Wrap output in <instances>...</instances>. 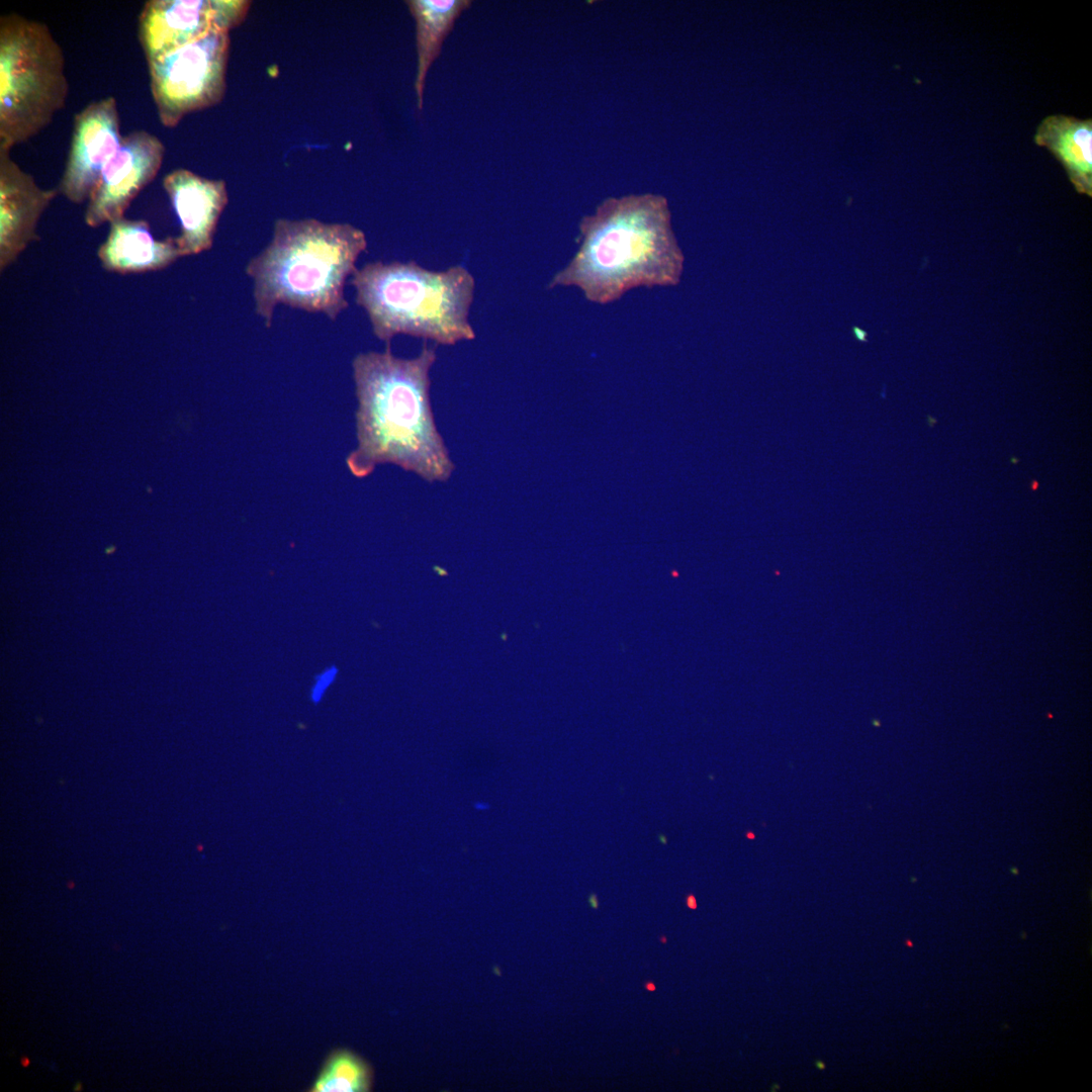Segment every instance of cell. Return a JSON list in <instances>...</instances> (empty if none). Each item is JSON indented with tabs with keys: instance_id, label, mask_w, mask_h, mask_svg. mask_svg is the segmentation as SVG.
<instances>
[{
	"instance_id": "obj_16",
	"label": "cell",
	"mask_w": 1092,
	"mask_h": 1092,
	"mask_svg": "<svg viewBox=\"0 0 1092 1092\" xmlns=\"http://www.w3.org/2000/svg\"><path fill=\"white\" fill-rule=\"evenodd\" d=\"M337 674L338 668L336 666H330L315 677L310 691V699L314 704L322 701L326 691L334 682Z\"/></svg>"
},
{
	"instance_id": "obj_18",
	"label": "cell",
	"mask_w": 1092,
	"mask_h": 1092,
	"mask_svg": "<svg viewBox=\"0 0 1092 1092\" xmlns=\"http://www.w3.org/2000/svg\"><path fill=\"white\" fill-rule=\"evenodd\" d=\"M687 905H688V906H689V907H690L691 909H695V908H697V901H696V899H695V897H694V896L690 895V896H689V897L687 898Z\"/></svg>"
},
{
	"instance_id": "obj_12",
	"label": "cell",
	"mask_w": 1092,
	"mask_h": 1092,
	"mask_svg": "<svg viewBox=\"0 0 1092 1092\" xmlns=\"http://www.w3.org/2000/svg\"><path fill=\"white\" fill-rule=\"evenodd\" d=\"M97 257L106 271L138 274L164 269L182 256L175 239L158 240L146 220L121 217L110 222Z\"/></svg>"
},
{
	"instance_id": "obj_17",
	"label": "cell",
	"mask_w": 1092,
	"mask_h": 1092,
	"mask_svg": "<svg viewBox=\"0 0 1092 1092\" xmlns=\"http://www.w3.org/2000/svg\"><path fill=\"white\" fill-rule=\"evenodd\" d=\"M588 904L593 909H597L599 907V900H598V897H597L596 894H594V893L589 894V896H588Z\"/></svg>"
},
{
	"instance_id": "obj_7",
	"label": "cell",
	"mask_w": 1092,
	"mask_h": 1092,
	"mask_svg": "<svg viewBox=\"0 0 1092 1092\" xmlns=\"http://www.w3.org/2000/svg\"><path fill=\"white\" fill-rule=\"evenodd\" d=\"M249 7L248 1H147L139 18V39L147 62L189 44L213 29L231 30L244 20Z\"/></svg>"
},
{
	"instance_id": "obj_8",
	"label": "cell",
	"mask_w": 1092,
	"mask_h": 1092,
	"mask_svg": "<svg viewBox=\"0 0 1092 1092\" xmlns=\"http://www.w3.org/2000/svg\"><path fill=\"white\" fill-rule=\"evenodd\" d=\"M165 152L162 141L147 130L123 136L87 200L85 223L97 228L124 217L131 201L158 174Z\"/></svg>"
},
{
	"instance_id": "obj_19",
	"label": "cell",
	"mask_w": 1092,
	"mask_h": 1092,
	"mask_svg": "<svg viewBox=\"0 0 1092 1092\" xmlns=\"http://www.w3.org/2000/svg\"><path fill=\"white\" fill-rule=\"evenodd\" d=\"M645 988L648 991H654L656 989L655 985L653 983H651V982H646L645 983Z\"/></svg>"
},
{
	"instance_id": "obj_14",
	"label": "cell",
	"mask_w": 1092,
	"mask_h": 1092,
	"mask_svg": "<svg viewBox=\"0 0 1092 1092\" xmlns=\"http://www.w3.org/2000/svg\"><path fill=\"white\" fill-rule=\"evenodd\" d=\"M417 23L418 71L415 89L418 107H423L425 80L431 64L439 56L442 43L452 30L456 18L470 6L467 0L406 1Z\"/></svg>"
},
{
	"instance_id": "obj_9",
	"label": "cell",
	"mask_w": 1092,
	"mask_h": 1092,
	"mask_svg": "<svg viewBox=\"0 0 1092 1092\" xmlns=\"http://www.w3.org/2000/svg\"><path fill=\"white\" fill-rule=\"evenodd\" d=\"M113 96L93 101L74 117L73 131L58 191L73 203L88 200L106 163L122 143Z\"/></svg>"
},
{
	"instance_id": "obj_1",
	"label": "cell",
	"mask_w": 1092,
	"mask_h": 1092,
	"mask_svg": "<svg viewBox=\"0 0 1092 1092\" xmlns=\"http://www.w3.org/2000/svg\"><path fill=\"white\" fill-rule=\"evenodd\" d=\"M435 347L424 344L412 359L382 353L358 354L353 376L358 408L357 448L348 456L350 472L362 478L379 464L391 463L429 482L446 481L454 463L438 432L430 400V369Z\"/></svg>"
},
{
	"instance_id": "obj_15",
	"label": "cell",
	"mask_w": 1092,
	"mask_h": 1092,
	"mask_svg": "<svg viewBox=\"0 0 1092 1092\" xmlns=\"http://www.w3.org/2000/svg\"><path fill=\"white\" fill-rule=\"evenodd\" d=\"M370 1086L369 1069L352 1053L341 1051L332 1055L316 1077L313 1092H364Z\"/></svg>"
},
{
	"instance_id": "obj_21",
	"label": "cell",
	"mask_w": 1092,
	"mask_h": 1092,
	"mask_svg": "<svg viewBox=\"0 0 1092 1092\" xmlns=\"http://www.w3.org/2000/svg\"><path fill=\"white\" fill-rule=\"evenodd\" d=\"M659 838H660V840H661V842H662L663 844H666V838H665V836H663L662 834H660V835H659Z\"/></svg>"
},
{
	"instance_id": "obj_13",
	"label": "cell",
	"mask_w": 1092,
	"mask_h": 1092,
	"mask_svg": "<svg viewBox=\"0 0 1092 1092\" xmlns=\"http://www.w3.org/2000/svg\"><path fill=\"white\" fill-rule=\"evenodd\" d=\"M1033 140L1037 146L1048 149L1061 162L1078 191L1091 194V118L1049 115L1039 122Z\"/></svg>"
},
{
	"instance_id": "obj_10",
	"label": "cell",
	"mask_w": 1092,
	"mask_h": 1092,
	"mask_svg": "<svg viewBox=\"0 0 1092 1092\" xmlns=\"http://www.w3.org/2000/svg\"><path fill=\"white\" fill-rule=\"evenodd\" d=\"M58 188L44 189L10 156L0 150V270L10 266L32 242L37 223Z\"/></svg>"
},
{
	"instance_id": "obj_5",
	"label": "cell",
	"mask_w": 1092,
	"mask_h": 1092,
	"mask_svg": "<svg viewBox=\"0 0 1092 1092\" xmlns=\"http://www.w3.org/2000/svg\"><path fill=\"white\" fill-rule=\"evenodd\" d=\"M65 57L49 26L17 13L0 17V150L38 134L66 104Z\"/></svg>"
},
{
	"instance_id": "obj_2",
	"label": "cell",
	"mask_w": 1092,
	"mask_h": 1092,
	"mask_svg": "<svg viewBox=\"0 0 1092 1092\" xmlns=\"http://www.w3.org/2000/svg\"><path fill=\"white\" fill-rule=\"evenodd\" d=\"M579 248L549 287L575 286L605 304L638 286L678 283L684 256L667 200L653 193L604 200L579 224Z\"/></svg>"
},
{
	"instance_id": "obj_3",
	"label": "cell",
	"mask_w": 1092,
	"mask_h": 1092,
	"mask_svg": "<svg viewBox=\"0 0 1092 1092\" xmlns=\"http://www.w3.org/2000/svg\"><path fill=\"white\" fill-rule=\"evenodd\" d=\"M366 248L365 234L350 223L276 220L271 242L246 267L256 313L267 328L277 304L335 321L349 305L345 284Z\"/></svg>"
},
{
	"instance_id": "obj_22",
	"label": "cell",
	"mask_w": 1092,
	"mask_h": 1092,
	"mask_svg": "<svg viewBox=\"0 0 1092 1092\" xmlns=\"http://www.w3.org/2000/svg\"><path fill=\"white\" fill-rule=\"evenodd\" d=\"M661 941H662L663 943H665V941H666L665 937H661Z\"/></svg>"
},
{
	"instance_id": "obj_20",
	"label": "cell",
	"mask_w": 1092,
	"mask_h": 1092,
	"mask_svg": "<svg viewBox=\"0 0 1092 1092\" xmlns=\"http://www.w3.org/2000/svg\"><path fill=\"white\" fill-rule=\"evenodd\" d=\"M475 808L478 809V810H484V809L487 808V806L485 804L480 805L479 803H476Z\"/></svg>"
},
{
	"instance_id": "obj_4",
	"label": "cell",
	"mask_w": 1092,
	"mask_h": 1092,
	"mask_svg": "<svg viewBox=\"0 0 1092 1092\" xmlns=\"http://www.w3.org/2000/svg\"><path fill=\"white\" fill-rule=\"evenodd\" d=\"M356 302L373 334L387 344L404 334L441 345L473 340L469 323L475 280L463 266L431 271L416 262H370L352 274Z\"/></svg>"
},
{
	"instance_id": "obj_11",
	"label": "cell",
	"mask_w": 1092,
	"mask_h": 1092,
	"mask_svg": "<svg viewBox=\"0 0 1092 1092\" xmlns=\"http://www.w3.org/2000/svg\"><path fill=\"white\" fill-rule=\"evenodd\" d=\"M163 187L179 219L175 241L181 256L209 250L229 200L225 182L179 168L164 177Z\"/></svg>"
},
{
	"instance_id": "obj_6",
	"label": "cell",
	"mask_w": 1092,
	"mask_h": 1092,
	"mask_svg": "<svg viewBox=\"0 0 1092 1092\" xmlns=\"http://www.w3.org/2000/svg\"><path fill=\"white\" fill-rule=\"evenodd\" d=\"M230 30L203 37L148 63L158 117L175 127L187 114L219 103L225 93Z\"/></svg>"
}]
</instances>
